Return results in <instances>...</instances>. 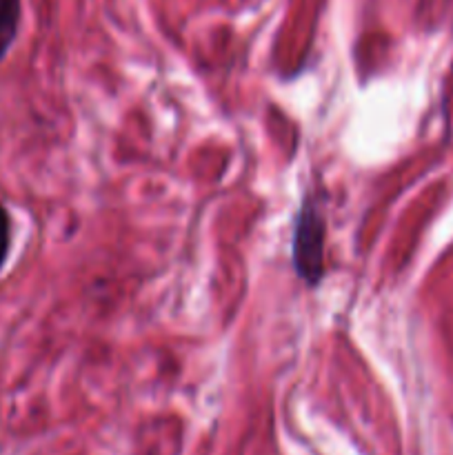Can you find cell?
Masks as SVG:
<instances>
[{
	"label": "cell",
	"mask_w": 453,
	"mask_h": 455,
	"mask_svg": "<svg viewBox=\"0 0 453 455\" xmlns=\"http://www.w3.org/2000/svg\"><path fill=\"white\" fill-rule=\"evenodd\" d=\"M324 235L327 222L322 209L314 196L306 194L298 209L291 240L293 269L306 287H318L324 275Z\"/></svg>",
	"instance_id": "cell-1"
},
{
	"label": "cell",
	"mask_w": 453,
	"mask_h": 455,
	"mask_svg": "<svg viewBox=\"0 0 453 455\" xmlns=\"http://www.w3.org/2000/svg\"><path fill=\"white\" fill-rule=\"evenodd\" d=\"M20 22V0H0V60L16 40Z\"/></svg>",
	"instance_id": "cell-2"
},
{
	"label": "cell",
	"mask_w": 453,
	"mask_h": 455,
	"mask_svg": "<svg viewBox=\"0 0 453 455\" xmlns=\"http://www.w3.org/2000/svg\"><path fill=\"white\" fill-rule=\"evenodd\" d=\"M9 243H12V222H9V213L0 204V269H3L4 260H7Z\"/></svg>",
	"instance_id": "cell-3"
}]
</instances>
